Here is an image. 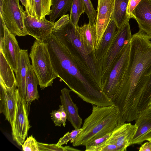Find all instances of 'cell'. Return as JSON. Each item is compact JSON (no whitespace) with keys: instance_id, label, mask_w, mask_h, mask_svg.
<instances>
[{"instance_id":"cell-35","label":"cell","mask_w":151,"mask_h":151,"mask_svg":"<svg viewBox=\"0 0 151 151\" xmlns=\"http://www.w3.org/2000/svg\"><path fill=\"white\" fill-rule=\"evenodd\" d=\"M70 19V17L68 14H65L61 17L56 22L53 29H57L68 22Z\"/></svg>"},{"instance_id":"cell-37","label":"cell","mask_w":151,"mask_h":151,"mask_svg":"<svg viewBox=\"0 0 151 151\" xmlns=\"http://www.w3.org/2000/svg\"><path fill=\"white\" fill-rule=\"evenodd\" d=\"M139 151H151V142L149 141L142 145L140 147Z\"/></svg>"},{"instance_id":"cell-15","label":"cell","mask_w":151,"mask_h":151,"mask_svg":"<svg viewBox=\"0 0 151 151\" xmlns=\"http://www.w3.org/2000/svg\"><path fill=\"white\" fill-rule=\"evenodd\" d=\"M71 91L65 87L61 90V103L66 113L68 120L74 129H79L83 124V120L78 114V108L70 96Z\"/></svg>"},{"instance_id":"cell-12","label":"cell","mask_w":151,"mask_h":151,"mask_svg":"<svg viewBox=\"0 0 151 151\" xmlns=\"http://www.w3.org/2000/svg\"><path fill=\"white\" fill-rule=\"evenodd\" d=\"M98 1L96 24V38L95 50L99 47L104 32L111 20L114 0H98Z\"/></svg>"},{"instance_id":"cell-40","label":"cell","mask_w":151,"mask_h":151,"mask_svg":"<svg viewBox=\"0 0 151 151\" xmlns=\"http://www.w3.org/2000/svg\"><path fill=\"white\" fill-rule=\"evenodd\" d=\"M148 1L151 6V0H148Z\"/></svg>"},{"instance_id":"cell-3","label":"cell","mask_w":151,"mask_h":151,"mask_svg":"<svg viewBox=\"0 0 151 151\" xmlns=\"http://www.w3.org/2000/svg\"><path fill=\"white\" fill-rule=\"evenodd\" d=\"M92 105L91 113L85 119L80 132L72 143L74 146H85L94 140L111 132L118 125L119 109L117 106Z\"/></svg>"},{"instance_id":"cell-11","label":"cell","mask_w":151,"mask_h":151,"mask_svg":"<svg viewBox=\"0 0 151 151\" xmlns=\"http://www.w3.org/2000/svg\"><path fill=\"white\" fill-rule=\"evenodd\" d=\"M3 23L4 33V37L0 39V50L15 73L21 49L15 36L9 31Z\"/></svg>"},{"instance_id":"cell-16","label":"cell","mask_w":151,"mask_h":151,"mask_svg":"<svg viewBox=\"0 0 151 151\" xmlns=\"http://www.w3.org/2000/svg\"><path fill=\"white\" fill-rule=\"evenodd\" d=\"M132 13L133 18L137 21L139 30L151 39V6L148 0H141Z\"/></svg>"},{"instance_id":"cell-26","label":"cell","mask_w":151,"mask_h":151,"mask_svg":"<svg viewBox=\"0 0 151 151\" xmlns=\"http://www.w3.org/2000/svg\"><path fill=\"white\" fill-rule=\"evenodd\" d=\"M39 151H80L69 146L63 147L57 144H49L37 142Z\"/></svg>"},{"instance_id":"cell-13","label":"cell","mask_w":151,"mask_h":151,"mask_svg":"<svg viewBox=\"0 0 151 151\" xmlns=\"http://www.w3.org/2000/svg\"><path fill=\"white\" fill-rule=\"evenodd\" d=\"M137 129L135 124L125 122L118 125L112 132L106 143L114 144L121 148L122 151H126L127 148L131 145Z\"/></svg>"},{"instance_id":"cell-1","label":"cell","mask_w":151,"mask_h":151,"mask_svg":"<svg viewBox=\"0 0 151 151\" xmlns=\"http://www.w3.org/2000/svg\"><path fill=\"white\" fill-rule=\"evenodd\" d=\"M44 42L60 81L87 103L99 106L113 105L102 91L100 64L95 51L84 49L76 26L70 20L53 29Z\"/></svg>"},{"instance_id":"cell-36","label":"cell","mask_w":151,"mask_h":151,"mask_svg":"<svg viewBox=\"0 0 151 151\" xmlns=\"http://www.w3.org/2000/svg\"><path fill=\"white\" fill-rule=\"evenodd\" d=\"M58 110L60 113L62 125L64 127H65L66 125V119H67L66 113L63 106L62 105L59 106V108Z\"/></svg>"},{"instance_id":"cell-29","label":"cell","mask_w":151,"mask_h":151,"mask_svg":"<svg viewBox=\"0 0 151 151\" xmlns=\"http://www.w3.org/2000/svg\"><path fill=\"white\" fill-rule=\"evenodd\" d=\"M112 132L98 138L87 144L85 146V151H92L93 149L104 144L110 136Z\"/></svg>"},{"instance_id":"cell-17","label":"cell","mask_w":151,"mask_h":151,"mask_svg":"<svg viewBox=\"0 0 151 151\" xmlns=\"http://www.w3.org/2000/svg\"><path fill=\"white\" fill-rule=\"evenodd\" d=\"M27 50L21 49L16 74V82L18 93L24 100H26V83L27 68L30 63Z\"/></svg>"},{"instance_id":"cell-41","label":"cell","mask_w":151,"mask_h":151,"mask_svg":"<svg viewBox=\"0 0 151 151\" xmlns=\"http://www.w3.org/2000/svg\"><path fill=\"white\" fill-rule=\"evenodd\" d=\"M147 141H149V142H151V138L148 139Z\"/></svg>"},{"instance_id":"cell-28","label":"cell","mask_w":151,"mask_h":151,"mask_svg":"<svg viewBox=\"0 0 151 151\" xmlns=\"http://www.w3.org/2000/svg\"><path fill=\"white\" fill-rule=\"evenodd\" d=\"M81 130V128L79 129H74L70 132H68L60 139L56 144L58 145L62 146L64 144L67 145L69 141L71 143H73Z\"/></svg>"},{"instance_id":"cell-5","label":"cell","mask_w":151,"mask_h":151,"mask_svg":"<svg viewBox=\"0 0 151 151\" xmlns=\"http://www.w3.org/2000/svg\"><path fill=\"white\" fill-rule=\"evenodd\" d=\"M130 41L127 43L114 60L101 80L102 91L110 99L122 81L128 65Z\"/></svg>"},{"instance_id":"cell-2","label":"cell","mask_w":151,"mask_h":151,"mask_svg":"<svg viewBox=\"0 0 151 151\" xmlns=\"http://www.w3.org/2000/svg\"><path fill=\"white\" fill-rule=\"evenodd\" d=\"M151 77V40L142 31L132 35L127 67L111 99L119 109L118 119L132 122L142 109L144 95Z\"/></svg>"},{"instance_id":"cell-38","label":"cell","mask_w":151,"mask_h":151,"mask_svg":"<svg viewBox=\"0 0 151 151\" xmlns=\"http://www.w3.org/2000/svg\"><path fill=\"white\" fill-rule=\"evenodd\" d=\"M21 2L22 5L24 6L25 8L26 7L27 5V0H19Z\"/></svg>"},{"instance_id":"cell-19","label":"cell","mask_w":151,"mask_h":151,"mask_svg":"<svg viewBox=\"0 0 151 151\" xmlns=\"http://www.w3.org/2000/svg\"><path fill=\"white\" fill-rule=\"evenodd\" d=\"M38 85H39V82L37 78L29 63L27 68L26 94L25 101L28 115L31 103L35 100H38L39 98L37 87Z\"/></svg>"},{"instance_id":"cell-33","label":"cell","mask_w":151,"mask_h":151,"mask_svg":"<svg viewBox=\"0 0 151 151\" xmlns=\"http://www.w3.org/2000/svg\"><path fill=\"white\" fill-rule=\"evenodd\" d=\"M141 0H129L127 9L128 18H133V12Z\"/></svg>"},{"instance_id":"cell-42","label":"cell","mask_w":151,"mask_h":151,"mask_svg":"<svg viewBox=\"0 0 151 151\" xmlns=\"http://www.w3.org/2000/svg\"><path fill=\"white\" fill-rule=\"evenodd\" d=\"M2 0H0V1H1Z\"/></svg>"},{"instance_id":"cell-25","label":"cell","mask_w":151,"mask_h":151,"mask_svg":"<svg viewBox=\"0 0 151 151\" xmlns=\"http://www.w3.org/2000/svg\"><path fill=\"white\" fill-rule=\"evenodd\" d=\"M70 12V20L76 26L81 15L85 12L82 0H73Z\"/></svg>"},{"instance_id":"cell-6","label":"cell","mask_w":151,"mask_h":151,"mask_svg":"<svg viewBox=\"0 0 151 151\" xmlns=\"http://www.w3.org/2000/svg\"><path fill=\"white\" fill-rule=\"evenodd\" d=\"M19 0L0 1V19L9 31L15 36H25L28 35L24 22L25 11Z\"/></svg>"},{"instance_id":"cell-9","label":"cell","mask_w":151,"mask_h":151,"mask_svg":"<svg viewBox=\"0 0 151 151\" xmlns=\"http://www.w3.org/2000/svg\"><path fill=\"white\" fill-rule=\"evenodd\" d=\"M0 113L12 127L15 118L18 91L16 82L11 88L6 86L0 79Z\"/></svg>"},{"instance_id":"cell-22","label":"cell","mask_w":151,"mask_h":151,"mask_svg":"<svg viewBox=\"0 0 151 151\" xmlns=\"http://www.w3.org/2000/svg\"><path fill=\"white\" fill-rule=\"evenodd\" d=\"M129 0H114L111 19L115 22L117 28L122 26L128 19L127 9Z\"/></svg>"},{"instance_id":"cell-18","label":"cell","mask_w":151,"mask_h":151,"mask_svg":"<svg viewBox=\"0 0 151 151\" xmlns=\"http://www.w3.org/2000/svg\"><path fill=\"white\" fill-rule=\"evenodd\" d=\"M76 28L84 49L88 52L95 51L96 38V24L89 22L81 27L78 25Z\"/></svg>"},{"instance_id":"cell-34","label":"cell","mask_w":151,"mask_h":151,"mask_svg":"<svg viewBox=\"0 0 151 151\" xmlns=\"http://www.w3.org/2000/svg\"><path fill=\"white\" fill-rule=\"evenodd\" d=\"M52 119L56 126H61L62 123L61 121L60 113L59 111L53 110L50 113Z\"/></svg>"},{"instance_id":"cell-32","label":"cell","mask_w":151,"mask_h":151,"mask_svg":"<svg viewBox=\"0 0 151 151\" xmlns=\"http://www.w3.org/2000/svg\"><path fill=\"white\" fill-rule=\"evenodd\" d=\"M151 97V77L149 81L145 93L142 104L143 109L148 106Z\"/></svg>"},{"instance_id":"cell-8","label":"cell","mask_w":151,"mask_h":151,"mask_svg":"<svg viewBox=\"0 0 151 151\" xmlns=\"http://www.w3.org/2000/svg\"><path fill=\"white\" fill-rule=\"evenodd\" d=\"M28 115L25 101L18 91L15 116L11 128L13 140L19 146L22 145L27 136L30 127Z\"/></svg>"},{"instance_id":"cell-23","label":"cell","mask_w":151,"mask_h":151,"mask_svg":"<svg viewBox=\"0 0 151 151\" xmlns=\"http://www.w3.org/2000/svg\"><path fill=\"white\" fill-rule=\"evenodd\" d=\"M73 0H52L51 13L49 16V21L55 22L59 17L65 15L70 12Z\"/></svg>"},{"instance_id":"cell-30","label":"cell","mask_w":151,"mask_h":151,"mask_svg":"<svg viewBox=\"0 0 151 151\" xmlns=\"http://www.w3.org/2000/svg\"><path fill=\"white\" fill-rule=\"evenodd\" d=\"M24 151H39L37 142L32 135L27 137L22 145Z\"/></svg>"},{"instance_id":"cell-39","label":"cell","mask_w":151,"mask_h":151,"mask_svg":"<svg viewBox=\"0 0 151 151\" xmlns=\"http://www.w3.org/2000/svg\"><path fill=\"white\" fill-rule=\"evenodd\" d=\"M148 106H149L151 107V97L150 99V102H149V103Z\"/></svg>"},{"instance_id":"cell-4","label":"cell","mask_w":151,"mask_h":151,"mask_svg":"<svg viewBox=\"0 0 151 151\" xmlns=\"http://www.w3.org/2000/svg\"><path fill=\"white\" fill-rule=\"evenodd\" d=\"M29 55L41 89L51 86L54 80L58 77L53 70L47 43L35 40Z\"/></svg>"},{"instance_id":"cell-27","label":"cell","mask_w":151,"mask_h":151,"mask_svg":"<svg viewBox=\"0 0 151 151\" xmlns=\"http://www.w3.org/2000/svg\"><path fill=\"white\" fill-rule=\"evenodd\" d=\"M85 9V12L87 15L89 22L96 24L97 19L96 11L90 0H82Z\"/></svg>"},{"instance_id":"cell-14","label":"cell","mask_w":151,"mask_h":151,"mask_svg":"<svg viewBox=\"0 0 151 151\" xmlns=\"http://www.w3.org/2000/svg\"><path fill=\"white\" fill-rule=\"evenodd\" d=\"M135 120L137 129L131 145L141 144L151 138V107L148 106L141 111Z\"/></svg>"},{"instance_id":"cell-21","label":"cell","mask_w":151,"mask_h":151,"mask_svg":"<svg viewBox=\"0 0 151 151\" xmlns=\"http://www.w3.org/2000/svg\"><path fill=\"white\" fill-rule=\"evenodd\" d=\"M118 28L114 20L111 19L104 32L98 48L95 50L96 57L99 61L106 54L114 40Z\"/></svg>"},{"instance_id":"cell-31","label":"cell","mask_w":151,"mask_h":151,"mask_svg":"<svg viewBox=\"0 0 151 151\" xmlns=\"http://www.w3.org/2000/svg\"><path fill=\"white\" fill-rule=\"evenodd\" d=\"M92 150V151H122L121 148L116 145L106 143Z\"/></svg>"},{"instance_id":"cell-24","label":"cell","mask_w":151,"mask_h":151,"mask_svg":"<svg viewBox=\"0 0 151 151\" xmlns=\"http://www.w3.org/2000/svg\"><path fill=\"white\" fill-rule=\"evenodd\" d=\"M0 79L8 87H12L16 82L14 70L0 50Z\"/></svg>"},{"instance_id":"cell-7","label":"cell","mask_w":151,"mask_h":151,"mask_svg":"<svg viewBox=\"0 0 151 151\" xmlns=\"http://www.w3.org/2000/svg\"><path fill=\"white\" fill-rule=\"evenodd\" d=\"M128 19L118 29L114 40L107 52L99 61L101 70V79L104 77L114 60L132 37Z\"/></svg>"},{"instance_id":"cell-20","label":"cell","mask_w":151,"mask_h":151,"mask_svg":"<svg viewBox=\"0 0 151 151\" xmlns=\"http://www.w3.org/2000/svg\"><path fill=\"white\" fill-rule=\"evenodd\" d=\"M25 12L37 19H43L50 14L52 0H27Z\"/></svg>"},{"instance_id":"cell-10","label":"cell","mask_w":151,"mask_h":151,"mask_svg":"<svg viewBox=\"0 0 151 151\" xmlns=\"http://www.w3.org/2000/svg\"><path fill=\"white\" fill-rule=\"evenodd\" d=\"M24 22L28 35L34 37L40 42H44L52 32L55 22L48 20L45 18L39 19L27 14H24Z\"/></svg>"}]
</instances>
